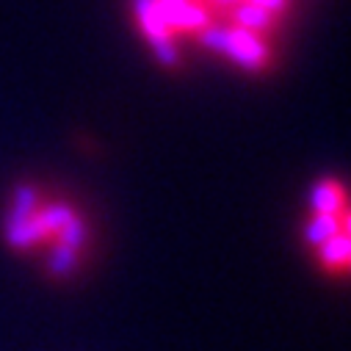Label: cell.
<instances>
[{"mask_svg": "<svg viewBox=\"0 0 351 351\" xmlns=\"http://www.w3.org/2000/svg\"><path fill=\"white\" fill-rule=\"evenodd\" d=\"M199 42L216 53H224L227 58H232L235 64H241L249 72H266L274 61L266 39L254 36L249 31H241L235 25H227V28L210 25L208 31L199 34Z\"/></svg>", "mask_w": 351, "mask_h": 351, "instance_id": "1", "label": "cell"}, {"mask_svg": "<svg viewBox=\"0 0 351 351\" xmlns=\"http://www.w3.org/2000/svg\"><path fill=\"white\" fill-rule=\"evenodd\" d=\"M221 12H224V17L230 20V25H235V28H241V31H249V34H254V36H263V39L271 36V34L280 28V23H282L280 14L263 9V6H257V3H249V0H238V3H230V6L221 9Z\"/></svg>", "mask_w": 351, "mask_h": 351, "instance_id": "2", "label": "cell"}, {"mask_svg": "<svg viewBox=\"0 0 351 351\" xmlns=\"http://www.w3.org/2000/svg\"><path fill=\"white\" fill-rule=\"evenodd\" d=\"M348 210V199H346V189L340 180L326 178L321 183H315L313 194H310V213H324V216H340Z\"/></svg>", "mask_w": 351, "mask_h": 351, "instance_id": "3", "label": "cell"}, {"mask_svg": "<svg viewBox=\"0 0 351 351\" xmlns=\"http://www.w3.org/2000/svg\"><path fill=\"white\" fill-rule=\"evenodd\" d=\"M315 252H318V263L324 266V271H329V274H335V277H346V274H348V263H351L348 232H340V235L329 238V241L321 243Z\"/></svg>", "mask_w": 351, "mask_h": 351, "instance_id": "4", "label": "cell"}, {"mask_svg": "<svg viewBox=\"0 0 351 351\" xmlns=\"http://www.w3.org/2000/svg\"><path fill=\"white\" fill-rule=\"evenodd\" d=\"M340 232H348V210L340 213V216H324V213H310L307 224H304V238L310 246H321L326 243L329 238L340 235Z\"/></svg>", "mask_w": 351, "mask_h": 351, "instance_id": "5", "label": "cell"}, {"mask_svg": "<svg viewBox=\"0 0 351 351\" xmlns=\"http://www.w3.org/2000/svg\"><path fill=\"white\" fill-rule=\"evenodd\" d=\"M77 254H80V252H72V249L56 246V252H53V257H50V263H47L50 274H53V277H69V274L77 269V263H80V257H77Z\"/></svg>", "mask_w": 351, "mask_h": 351, "instance_id": "6", "label": "cell"}]
</instances>
